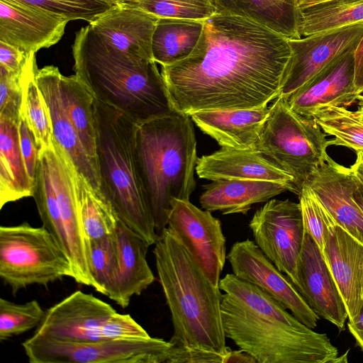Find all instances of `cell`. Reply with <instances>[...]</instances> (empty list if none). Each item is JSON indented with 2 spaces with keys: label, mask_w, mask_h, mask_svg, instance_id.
Segmentation results:
<instances>
[{
  "label": "cell",
  "mask_w": 363,
  "mask_h": 363,
  "mask_svg": "<svg viewBox=\"0 0 363 363\" xmlns=\"http://www.w3.org/2000/svg\"><path fill=\"white\" fill-rule=\"evenodd\" d=\"M203 21L158 18L152 38V55L161 66L186 58L197 45Z\"/></svg>",
  "instance_id": "29"
},
{
  "label": "cell",
  "mask_w": 363,
  "mask_h": 363,
  "mask_svg": "<svg viewBox=\"0 0 363 363\" xmlns=\"http://www.w3.org/2000/svg\"><path fill=\"white\" fill-rule=\"evenodd\" d=\"M33 335L72 342L150 337L129 314L118 313L109 303L82 291L45 310Z\"/></svg>",
  "instance_id": "9"
},
{
  "label": "cell",
  "mask_w": 363,
  "mask_h": 363,
  "mask_svg": "<svg viewBox=\"0 0 363 363\" xmlns=\"http://www.w3.org/2000/svg\"><path fill=\"white\" fill-rule=\"evenodd\" d=\"M217 12L240 16L287 39L301 37L297 0H214Z\"/></svg>",
  "instance_id": "27"
},
{
  "label": "cell",
  "mask_w": 363,
  "mask_h": 363,
  "mask_svg": "<svg viewBox=\"0 0 363 363\" xmlns=\"http://www.w3.org/2000/svg\"><path fill=\"white\" fill-rule=\"evenodd\" d=\"M65 277H74L70 261L43 225L33 227L23 222L0 227V277L13 294Z\"/></svg>",
  "instance_id": "8"
},
{
  "label": "cell",
  "mask_w": 363,
  "mask_h": 363,
  "mask_svg": "<svg viewBox=\"0 0 363 363\" xmlns=\"http://www.w3.org/2000/svg\"><path fill=\"white\" fill-rule=\"evenodd\" d=\"M322 252L352 322L363 308V244L337 224Z\"/></svg>",
  "instance_id": "20"
},
{
  "label": "cell",
  "mask_w": 363,
  "mask_h": 363,
  "mask_svg": "<svg viewBox=\"0 0 363 363\" xmlns=\"http://www.w3.org/2000/svg\"><path fill=\"white\" fill-rule=\"evenodd\" d=\"M45 311L37 300L23 304L0 298V341L20 335L36 328L41 323Z\"/></svg>",
  "instance_id": "38"
},
{
  "label": "cell",
  "mask_w": 363,
  "mask_h": 363,
  "mask_svg": "<svg viewBox=\"0 0 363 363\" xmlns=\"http://www.w3.org/2000/svg\"><path fill=\"white\" fill-rule=\"evenodd\" d=\"M358 108L357 111L363 117V94H360L357 99Z\"/></svg>",
  "instance_id": "53"
},
{
  "label": "cell",
  "mask_w": 363,
  "mask_h": 363,
  "mask_svg": "<svg viewBox=\"0 0 363 363\" xmlns=\"http://www.w3.org/2000/svg\"><path fill=\"white\" fill-rule=\"evenodd\" d=\"M65 18L89 23L116 6L106 0H12ZM118 6V5H117Z\"/></svg>",
  "instance_id": "40"
},
{
  "label": "cell",
  "mask_w": 363,
  "mask_h": 363,
  "mask_svg": "<svg viewBox=\"0 0 363 363\" xmlns=\"http://www.w3.org/2000/svg\"><path fill=\"white\" fill-rule=\"evenodd\" d=\"M226 258L235 277L260 289L307 327L313 329L317 326L319 316L255 241L247 239L235 242Z\"/></svg>",
  "instance_id": "13"
},
{
  "label": "cell",
  "mask_w": 363,
  "mask_h": 363,
  "mask_svg": "<svg viewBox=\"0 0 363 363\" xmlns=\"http://www.w3.org/2000/svg\"><path fill=\"white\" fill-rule=\"evenodd\" d=\"M135 155L160 236L167 228L172 201H189L196 187V140L189 115L175 111L138 124Z\"/></svg>",
  "instance_id": "4"
},
{
  "label": "cell",
  "mask_w": 363,
  "mask_h": 363,
  "mask_svg": "<svg viewBox=\"0 0 363 363\" xmlns=\"http://www.w3.org/2000/svg\"><path fill=\"white\" fill-rule=\"evenodd\" d=\"M298 11L301 37L363 23V0H331Z\"/></svg>",
  "instance_id": "33"
},
{
  "label": "cell",
  "mask_w": 363,
  "mask_h": 363,
  "mask_svg": "<svg viewBox=\"0 0 363 363\" xmlns=\"http://www.w3.org/2000/svg\"><path fill=\"white\" fill-rule=\"evenodd\" d=\"M18 121L0 116V208L9 202L33 196V183L21 154Z\"/></svg>",
  "instance_id": "28"
},
{
  "label": "cell",
  "mask_w": 363,
  "mask_h": 363,
  "mask_svg": "<svg viewBox=\"0 0 363 363\" xmlns=\"http://www.w3.org/2000/svg\"><path fill=\"white\" fill-rule=\"evenodd\" d=\"M62 99L80 142L98 169L96 130L94 111L95 96L76 75L60 77ZM99 171V169H98Z\"/></svg>",
  "instance_id": "30"
},
{
  "label": "cell",
  "mask_w": 363,
  "mask_h": 363,
  "mask_svg": "<svg viewBox=\"0 0 363 363\" xmlns=\"http://www.w3.org/2000/svg\"><path fill=\"white\" fill-rule=\"evenodd\" d=\"M157 19L135 6L118 5L89 24L96 33L117 49L153 60L152 38Z\"/></svg>",
  "instance_id": "23"
},
{
  "label": "cell",
  "mask_w": 363,
  "mask_h": 363,
  "mask_svg": "<svg viewBox=\"0 0 363 363\" xmlns=\"http://www.w3.org/2000/svg\"><path fill=\"white\" fill-rule=\"evenodd\" d=\"M361 154H362V157H363V152H361Z\"/></svg>",
  "instance_id": "54"
},
{
  "label": "cell",
  "mask_w": 363,
  "mask_h": 363,
  "mask_svg": "<svg viewBox=\"0 0 363 363\" xmlns=\"http://www.w3.org/2000/svg\"><path fill=\"white\" fill-rule=\"evenodd\" d=\"M296 289L319 316L345 328L348 314L323 252L306 231L297 263Z\"/></svg>",
  "instance_id": "16"
},
{
  "label": "cell",
  "mask_w": 363,
  "mask_h": 363,
  "mask_svg": "<svg viewBox=\"0 0 363 363\" xmlns=\"http://www.w3.org/2000/svg\"><path fill=\"white\" fill-rule=\"evenodd\" d=\"M363 35V23L288 39L291 50L279 96L288 99Z\"/></svg>",
  "instance_id": "15"
},
{
  "label": "cell",
  "mask_w": 363,
  "mask_h": 363,
  "mask_svg": "<svg viewBox=\"0 0 363 363\" xmlns=\"http://www.w3.org/2000/svg\"><path fill=\"white\" fill-rule=\"evenodd\" d=\"M352 198L363 213V184L357 179Z\"/></svg>",
  "instance_id": "50"
},
{
  "label": "cell",
  "mask_w": 363,
  "mask_h": 363,
  "mask_svg": "<svg viewBox=\"0 0 363 363\" xmlns=\"http://www.w3.org/2000/svg\"><path fill=\"white\" fill-rule=\"evenodd\" d=\"M218 287L256 314L297 328L306 326L289 313L277 301L233 274H228L220 279Z\"/></svg>",
  "instance_id": "34"
},
{
  "label": "cell",
  "mask_w": 363,
  "mask_h": 363,
  "mask_svg": "<svg viewBox=\"0 0 363 363\" xmlns=\"http://www.w3.org/2000/svg\"><path fill=\"white\" fill-rule=\"evenodd\" d=\"M270 111L255 108L208 110L191 113L192 121L222 147L257 150L262 126Z\"/></svg>",
  "instance_id": "24"
},
{
  "label": "cell",
  "mask_w": 363,
  "mask_h": 363,
  "mask_svg": "<svg viewBox=\"0 0 363 363\" xmlns=\"http://www.w3.org/2000/svg\"><path fill=\"white\" fill-rule=\"evenodd\" d=\"M90 251L91 270L98 286V292L109 298L113 291L118 272L115 233L100 240H90Z\"/></svg>",
  "instance_id": "37"
},
{
  "label": "cell",
  "mask_w": 363,
  "mask_h": 363,
  "mask_svg": "<svg viewBox=\"0 0 363 363\" xmlns=\"http://www.w3.org/2000/svg\"><path fill=\"white\" fill-rule=\"evenodd\" d=\"M228 354L200 348L174 347L171 344L167 363H225Z\"/></svg>",
  "instance_id": "44"
},
{
  "label": "cell",
  "mask_w": 363,
  "mask_h": 363,
  "mask_svg": "<svg viewBox=\"0 0 363 363\" xmlns=\"http://www.w3.org/2000/svg\"><path fill=\"white\" fill-rule=\"evenodd\" d=\"M328 146L325 133L314 118L299 115L287 99L279 96L270 106L257 150L292 177L299 195L325 160Z\"/></svg>",
  "instance_id": "7"
},
{
  "label": "cell",
  "mask_w": 363,
  "mask_h": 363,
  "mask_svg": "<svg viewBox=\"0 0 363 363\" xmlns=\"http://www.w3.org/2000/svg\"><path fill=\"white\" fill-rule=\"evenodd\" d=\"M21 73H10L0 66V116L16 121L22 102Z\"/></svg>",
  "instance_id": "42"
},
{
  "label": "cell",
  "mask_w": 363,
  "mask_h": 363,
  "mask_svg": "<svg viewBox=\"0 0 363 363\" xmlns=\"http://www.w3.org/2000/svg\"><path fill=\"white\" fill-rule=\"evenodd\" d=\"M221 314L225 337L259 363H341L347 352L337 348L325 333L294 327L256 314L228 294L223 295Z\"/></svg>",
  "instance_id": "6"
},
{
  "label": "cell",
  "mask_w": 363,
  "mask_h": 363,
  "mask_svg": "<svg viewBox=\"0 0 363 363\" xmlns=\"http://www.w3.org/2000/svg\"><path fill=\"white\" fill-rule=\"evenodd\" d=\"M228 362H253L257 361L250 354L240 349L238 351L230 350L227 357L225 363Z\"/></svg>",
  "instance_id": "48"
},
{
  "label": "cell",
  "mask_w": 363,
  "mask_h": 363,
  "mask_svg": "<svg viewBox=\"0 0 363 363\" xmlns=\"http://www.w3.org/2000/svg\"><path fill=\"white\" fill-rule=\"evenodd\" d=\"M350 167L356 177L363 184V157L360 152L357 153L356 160Z\"/></svg>",
  "instance_id": "49"
},
{
  "label": "cell",
  "mask_w": 363,
  "mask_h": 363,
  "mask_svg": "<svg viewBox=\"0 0 363 363\" xmlns=\"http://www.w3.org/2000/svg\"><path fill=\"white\" fill-rule=\"evenodd\" d=\"M39 152L43 153L48 162L67 233V257L72 267L73 279L97 291L98 286L91 270L90 241L82 224L72 183V161L54 140L49 148Z\"/></svg>",
  "instance_id": "14"
},
{
  "label": "cell",
  "mask_w": 363,
  "mask_h": 363,
  "mask_svg": "<svg viewBox=\"0 0 363 363\" xmlns=\"http://www.w3.org/2000/svg\"><path fill=\"white\" fill-rule=\"evenodd\" d=\"M19 143L26 171L33 183L39 159V149L25 120L20 116L18 123Z\"/></svg>",
  "instance_id": "43"
},
{
  "label": "cell",
  "mask_w": 363,
  "mask_h": 363,
  "mask_svg": "<svg viewBox=\"0 0 363 363\" xmlns=\"http://www.w3.org/2000/svg\"><path fill=\"white\" fill-rule=\"evenodd\" d=\"M356 45L347 50L287 99L295 112L312 118L329 106L347 108L357 101L359 94L354 86V59Z\"/></svg>",
  "instance_id": "17"
},
{
  "label": "cell",
  "mask_w": 363,
  "mask_h": 363,
  "mask_svg": "<svg viewBox=\"0 0 363 363\" xmlns=\"http://www.w3.org/2000/svg\"><path fill=\"white\" fill-rule=\"evenodd\" d=\"M133 6L157 18L203 21L217 12L214 0H141Z\"/></svg>",
  "instance_id": "39"
},
{
  "label": "cell",
  "mask_w": 363,
  "mask_h": 363,
  "mask_svg": "<svg viewBox=\"0 0 363 363\" xmlns=\"http://www.w3.org/2000/svg\"><path fill=\"white\" fill-rule=\"evenodd\" d=\"M33 196L43 225L52 235L67 256L68 238L45 155L39 152Z\"/></svg>",
  "instance_id": "35"
},
{
  "label": "cell",
  "mask_w": 363,
  "mask_h": 363,
  "mask_svg": "<svg viewBox=\"0 0 363 363\" xmlns=\"http://www.w3.org/2000/svg\"><path fill=\"white\" fill-rule=\"evenodd\" d=\"M61 75L58 67L53 65L43 67L36 73V82L50 113L52 139L65 152L76 169L94 189L100 190L98 169L86 153L65 107L60 89Z\"/></svg>",
  "instance_id": "21"
},
{
  "label": "cell",
  "mask_w": 363,
  "mask_h": 363,
  "mask_svg": "<svg viewBox=\"0 0 363 363\" xmlns=\"http://www.w3.org/2000/svg\"><path fill=\"white\" fill-rule=\"evenodd\" d=\"M114 5H133L141 0H106Z\"/></svg>",
  "instance_id": "52"
},
{
  "label": "cell",
  "mask_w": 363,
  "mask_h": 363,
  "mask_svg": "<svg viewBox=\"0 0 363 363\" xmlns=\"http://www.w3.org/2000/svg\"><path fill=\"white\" fill-rule=\"evenodd\" d=\"M331 0H297L298 9L306 8L308 6L318 4Z\"/></svg>",
  "instance_id": "51"
},
{
  "label": "cell",
  "mask_w": 363,
  "mask_h": 363,
  "mask_svg": "<svg viewBox=\"0 0 363 363\" xmlns=\"http://www.w3.org/2000/svg\"><path fill=\"white\" fill-rule=\"evenodd\" d=\"M159 281L170 311L174 347L228 354L223 325V295L167 228L155 243Z\"/></svg>",
  "instance_id": "3"
},
{
  "label": "cell",
  "mask_w": 363,
  "mask_h": 363,
  "mask_svg": "<svg viewBox=\"0 0 363 363\" xmlns=\"http://www.w3.org/2000/svg\"><path fill=\"white\" fill-rule=\"evenodd\" d=\"M167 228L212 284L218 287L227 259L220 220L189 201L174 199Z\"/></svg>",
  "instance_id": "12"
},
{
  "label": "cell",
  "mask_w": 363,
  "mask_h": 363,
  "mask_svg": "<svg viewBox=\"0 0 363 363\" xmlns=\"http://www.w3.org/2000/svg\"><path fill=\"white\" fill-rule=\"evenodd\" d=\"M354 86L358 94L363 93V35L357 43L354 51Z\"/></svg>",
  "instance_id": "46"
},
{
  "label": "cell",
  "mask_w": 363,
  "mask_h": 363,
  "mask_svg": "<svg viewBox=\"0 0 363 363\" xmlns=\"http://www.w3.org/2000/svg\"><path fill=\"white\" fill-rule=\"evenodd\" d=\"M29 54L0 41V66L10 73L20 74L28 61Z\"/></svg>",
  "instance_id": "45"
},
{
  "label": "cell",
  "mask_w": 363,
  "mask_h": 363,
  "mask_svg": "<svg viewBox=\"0 0 363 363\" xmlns=\"http://www.w3.org/2000/svg\"><path fill=\"white\" fill-rule=\"evenodd\" d=\"M22 346L30 363H167L171 342L152 337L72 342L32 335Z\"/></svg>",
  "instance_id": "10"
},
{
  "label": "cell",
  "mask_w": 363,
  "mask_h": 363,
  "mask_svg": "<svg viewBox=\"0 0 363 363\" xmlns=\"http://www.w3.org/2000/svg\"><path fill=\"white\" fill-rule=\"evenodd\" d=\"M72 50L75 74L94 96L137 124L175 111L153 60L117 49L89 24L76 32Z\"/></svg>",
  "instance_id": "2"
},
{
  "label": "cell",
  "mask_w": 363,
  "mask_h": 363,
  "mask_svg": "<svg viewBox=\"0 0 363 363\" xmlns=\"http://www.w3.org/2000/svg\"><path fill=\"white\" fill-rule=\"evenodd\" d=\"M348 329L363 351V308L355 319L347 323Z\"/></svg>",
  "instance_id": "47"
},
{
  "label": "cell",
  "mask_w": 363,
  "mask_h": 363,
  "mask_svg": "<svg viewBox=\"0 0 363 363\" xmlns=\"http://www.w3.org/2000/svg\"><path fill=\"white\" fill-rule=\"evenodd\" d=\"M69 21L12 0H0V41L26 54L57 43Z\"/></svg>",
  "instance_id": "18"
},
{
  "label": "cell",
  "mask_w": 363,
  "mask_h": 363,
  "mask_svg": "<svg viewBox=\"0 0 363 363\" xmlns=\"http://www.w3.org/2000/svg\"><path fill=\"white\" fill-rule=\"evenodd\" d=\"M313 118L323 131L331 136L330 145L342 146L356 153L363 152V117L357 110L333 106L315 113Z\"/></svg>",
  "instance_id": "36"
},
{
  "label": "cell",
  "mask_w": 363,
  "mask_h": 363,
  "mask_svg": "<svg viewBox=\"0 0 363 363\" xmlns=\"http://www.w3.org/2000/svg\"><path fill=\"white\" fill-rule=\"evenodd\" d=\"M298 199L304 230L311 235L323 252L328 235L337 223L307 184L302 186Z\"/></svg>",
  "instance_id": "41"
},
{
  "label": "cell",
  "mask_w": 363,
  "mask_h": 363,
  "mask_svg": "<svg viewBox=\"0 0 363 363\" xmlns=\"http://www.w3.org/2000/svg\"><path fill=\"white\" fill-rule=\"evenodd\" d=\"M291 56L285 37L216 12L203 21L192 52L160 72L178 112L255 108L279 96Z\"/></svg>",
  "instance_id": "1"
},
{
  "label": "cell",
  "mask_w": 363,
  "mask_h": 363,
  "mask_svg": "<svg viewBox=\"0 0 363 363\" xmlns=\"http://www.w3.org/2000/svg\"><path fill=\"white\" fill-rule=\"evenodd\" d=\"M249 227L256 245L296 287L305 233L299 203L270 199L255 211Z\"/></svg>",
  "instance_id": "11"
},
{
  "label": "cell",
  "mask_w": 363,
  "mask_h": 363,
  "mask_svg": "<svg viewBox=\"0 0 363 363\" xmlns=\"http://www.w3.org/2000/svg\"><path fill=\"white\" fill-rule=\"evenodd\" d=\"M196 172L200 178L211 181L247 179L285 184L298 195L292 177L258 150L222 147L199 157Z\"/></svg>",
  "instance_id": "22"
},
{
  "label": "cell",
  "mask_w": 363,
  "mask_h": 363,
  "mask_svg": "<svg viewBox=\"0 0 363 363\" xmlns=\"http://www.w3.org/2000/svg\"><path fill=\"white\" fill-rule=\"evenodd\" d=\"M203 188L199 199L201 207L224 215L246 214L255 203L267 201L286 191L294 193L287 184L262 180L220 179Z\"/></svg>",
  "instance_id": "26"
},
{
  "label": "cell",
  "mask_w": 363,
  "mask_h": 363,
  "mask_svg": "<svg viewBox=\"0 0 363 363\" xmlns=\"http://www.w3.org/2000/svg\"><path fill=\"white\" fill-rule=\"evenodd\" d=\"M357 178L328 155L306 182L337 223L363 244V213L352 198Z\"/></svg>",
  "instance_id": "19"
},
{
  "label": "cell",
  "mask_w": 363,
  "mask_h": 363,
  "mask_svg": "<svg viewBox=\"0 0 363 363\" xmlns=\"http://www.w3.org/2000/svg\"><path fill=\"white\" fill-rule=\"evenodd\" d=\"M38 69L35 53L31 52L21 73L20 116L33 134L40 152L52 145V131L48 108L36 82Z\"/></svg>",
  "instance_id": "32"
},
{
  "label": "cell",
  "mask_w": 363,
  "mask_h": 363,
  "mask_svg": "<svg viewBox=\"0 0 363 363\" xmlns=\"http://www.w3.org/2000/svg\"><path fill=\"white\" fill-rule=\"evenodd\" d=\"M94 111L100 190L118 218L150 246L159 236L138 169V124L96 97Z\"/></svg>",
  "instance_id": "5"
},
{
  "label": "cell",
  "mask_w": 363,
  "mask_h": 363,
  "mask_svg": "<svg viewBox=\"0 0 363 363\" xmlns=\"http://www.w3.org/2000/svg\"><path fill=\"white\" fill-rule=\"evenodd\" d=\"M115 236L118 255L116 283L109 298L126 308L131 298L139 296L155 281L146 256L150 245L119 219Z\"/></svg>",
  "instance_id": "25"
},
{
  "label": "cell",
  "mask_w": 363,
  "mask_h": 363,
  "mask_svg": "<svg viewBox=\"0 0 363 363\" xmlns=\"http://www.w3.org/2000/svg\"><path fill=\"white\" fill-rule=\"evenodd\" d=\"M70 169L81 219L89 241L113 235L118 218L111 204L76 169L72 162Z\"/></svg>",
  "instance_id": "31"
}]
</instances>
